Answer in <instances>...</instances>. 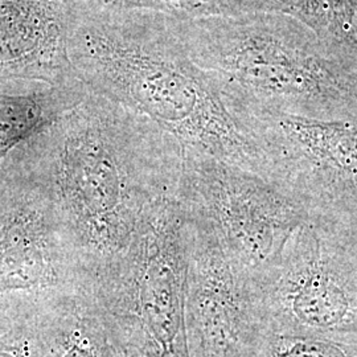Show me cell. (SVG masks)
<instances>
[{
  "instance_id": "5bb4252c",
  "label": "cell",
  "mask_w": 357,
  "mask_h": 357,
  "mask_svg": "<svg viewBox=\"0 0 357 357\" xmlns=\"http://www.w3.org/2000/svg\"><path fill=\"white\" fill-rule=\"evenodd\" d=\"M119 10H146L178 19H200L250 13L245 0H105Z\"/></svg>"
},
{
  "instance_id": "4fadbf2b",
  "label": "cell",
  "mask_w": 357,
  "mask_h": 357,
  "mask_svg": "<svg viewBox=\"0 0 357 357\" xmlns=\"http://www.w3.org/2000/svg\"><path fill=\"white\" fill-rule=\"evenodd\" d=\"M249 357H357V343L266 327Z\"/></svg>"
},
{
  "instance_id": "2e32d148",
  "label": "cell",
  "mask_w": 357,
  "mask_h": 357,
  "mask_svg": "<svg viewBox=\"0 0 357 357\" xmlns=\"http://www.w3.org/2000/svg\"><path fill=\"white\" fill-rule=\"evenodd\" d=\"M352 1H354V3H356L357 4V0H352Z\"/></svg>"
},
{
  "instance_id": "ba28073f",
  "label": "cell",
  "mask_w": 357,
  "mask_h": 357,
  "mask_svg": "<svg viewBox=\"0 0 357 357\" xmlns=\"http://www.w3.org/2000/svg\"><path fill=\"white\" fill-rule=\"evenodd\" d=\"M185 240L190 356H250L266 330L255 280L231 261L211 224L190 205Z\"/></svg>"
},
{
  "instance_id": "9a60e30c",
  "label": "cell",
  "mask_w": 357,
  "mask_h": 357,
  "mask_svg": "<svg viewBox=\"0 0 357 357\" xmlns=\"http://www.w3.org/2000/svg\"><path fill=\"white\" fill-rule=\"evenodd\" d=\"M0 357H43L33 317L19 321L0 335Z\"/></svg>"
},
{
  "instance_id": "8992f818",
  "label": "cell",
  "mask_w": 357,
  "mask_h": 357,
  "mask_svg": "<svg viewBox=\"0 0 357 357\" xmlns=\"http://www.w3.org/2000/svg\"><path fill=\"white\" fill-rule=\"evenodd\" d=\"M180 199L204 217L231 261L255 281L310 220L305 205L281 184L185 150Z\"/></svg>"
},
{
  "instance_id": "52a82bcc",
  "label": "cell",
  "mask_w": 357,
  "mask_h": 357,
  "mask_svg": "<svg viewBox=\"0 0 357 357\" xmlns=\"http://www.w3.org/2000/svg\"><path fill=\"white\" fill-rule=\"evenodd\" d=\"M273 165V181L310 218L357 236V118L312 121L282 115L243 118Z\"/></svg>"
},
{
  "instance_id": "7c38bea8",
  "label": "cell",
  "mask_w": 357,
  "mask_h": 357,
  "mask_svg": "<svg viewBox=\"0 0 357 357\" xmlns=\"http://www.w3.org/2000/svg\"><path fill=\"white\" fill-rule=\"evenodd\" d=\"M63 112V105L50 96H0V162L50 128Z\"/></svg>"
},
{
  "instance_id": "8fae6325",
  "label": "cell",
  "mask_w": 357,
  "mask_h": 357,
  "mask_svg": "<svg viewBox=\"0 0 357 357\" xmlns=\"http://www.w3.org/2000/svg\"><path fill=\"white\" fill-rule=\"evenodd\" d=\"M250 13L287 15L320 38L356 52L357 4L352 0H245Z\"/></svg>"
},
{
  "instance_id": "5b68a950",
  "label": "cell",
  "mask_w": 357,
  "mask_h": 357,
  "mask_svg": "<svg viewBox=\"0 0 357 357\" xmlns=\"http://www.w3.org/2000/svg\"><path fill=\"white\" fill-rule=\"evenodd\" d=\"M255 283L268 328L357 343V236L310 218Z\"/></svg>"
},
{
  "instance_id": "7a4b0ae2",
  "label": "cell",
  "mask_w": 357,
  "mask_h": 357,
  "mask_svg": "<svg viewBox=\"0 0 357 357\" xmlns=\"http://www.w3.org/2000/svg\"><path fill=\"white\" fill-rule=\"evenodd\" d=\"M175 19L192 61L240 121L259 114L356 119V52L282 13Z\"/></svg>"
},
{
  "instance_id": "30bf717a",
  "label": "cell",
  "mask_w": 357,
  "mask_h": 357,
  "mask_svg": "<svg viewBox=\"0 0 357 357\" xmlns=\"http://www.w3.org/2000/svg\"><path fill=\"white\" fill-rule=\"evenodd\" d=\"M33 319L43 357H128L88 282L59 290Z\"/></svg>"
},
{
  "instance_id": "e0dca14e",
  "label": "cell",
  "mask_w": 357,
  "mask_h": 357,
  "mask_svg": "<svg viewBox=\"0 0 357 357\" xmlns=\"http://www.w3.org/2000/svg\"><path fill=\"white\" fill-rule=\"evenodd\" d=\"M356 52H357V40H356Z\"/></svg>"
},
{
  "instance_id": "9c48e42d",
  "label": "cell",
  "mask_w": 357,
  "mask_h": 357,
  "mask_svg": "<svg viewBox=\"0 0 357 357\" xmlns=\"http://www.w3.org/2000/svg\"><path fill=\"white\" fill-rule=\"evenodd\" d=\"M81 282L40 181L0 184V295L64 290Z\"/></svg>"
},
{
  "instance_id": "3957f363",
  "label": "cell",
  "mask_w": 357,
  "mask_h": 357,
  "mask_svg": "<svg viewBox=\"0 0 357 357\" xmlns=\"http://www.w3.org/2000/svg\"><path fill=\"white\" fill-rule=\"evenodd\" d=\"M89 56L103 97L149 118L185 151L273 178L268 153L192 61L174 16L118 8L91 32Z\"/></svg>"
},
{
  "instance_id": "6da1fadb",
  "label": "cell",
  "mask_w": 357,
  "mask_h": 357,
  "mask_svg": "<svg viewBox=\"0 0 357 357\" xmlns=\"http://www.w3.org/2000/svg\"><path fill=\"white\" fill-rule=\"evenodd\" d=\"M40 184L82 281L94 283L126 253L147 209L178 196L183 147L106 97L76 112Z\"/></svg>"
},
{
  "instance_id": "277c9868",
  "label": "cell",
  "mask_w": 357,
  "mask_h": 357,
  "mask_svg": "<svg viewBox=\"0 0 357 357\" xmlns=\"http://www.w3.org/2000/svg\"><path fill=\"white\" fill-rule=\"evenodd\" d=\"M187 205H151L126 253L91 283L128 357H191L185 327Z\"/></svg>"
}]
</instances>
